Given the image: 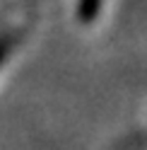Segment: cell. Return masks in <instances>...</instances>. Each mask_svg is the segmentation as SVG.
Masks as SVG:
<instances>
[{"label":"cell","mask_w":147,"mask_h":150,"mask_svg":"<svg viewBox=\"0 0 147 150\" xmlns=\"http://www.w3.org/2000/svg\"><path fill=\"white\" fill-rule=\"evenodd\" d=\"M102 3L104 0H77V22L82 24L94 22L99 10H102Z\"/></svg>","instance_id":"cell-1"},{"label":"cell","mask_w":147,"mask_h":150,"mask_svg":"<svg viewBox=\"0 0 147 150\" xmlns=\"http://www.w3.org/2000/svg\"><path fill=\"white\" fill-rule=\"evenodd\" d=\"M12 46H15V36H7V34H3V36H0V65L5 63V58H7V56H10Z\"/></svg>","instance_id":"cell-2"}]
</instances>
